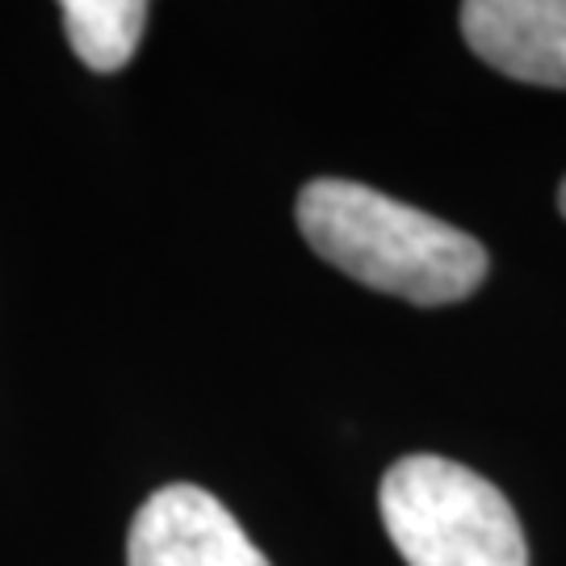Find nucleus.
I'll return each instance as SVG.
<instances>
[{"mask_svg":"<svg viewBox=\"0 0 566 566\" xmlns=\"http://www.w3.org/2000/svg\"><path fill=\"white\" fill-rule=\"evenodd\" d=\"M72 51L93 72H118L130 63L147 30V4L139 0H67L60 4Z\"/></svg>","mask_w":566,"mask_h":566,"instance_id":"5","label":"nucleus"},{"mask_svg":"<svg viewBox=\"0 0 566 566\" xmlns=\"http://www.w3.org/2000/svg\"><path fill=\"white\" fill-rule=\"evenodd\" d=\"M298 231L353 282L416 306L462 303L486 277V248L462 227L340 177L298 193Z\"/></svg>","mask_w":566,"mask_h":566,"instance_id":"1","label":"nucleus"},{"mask_svg":"<svg viewBox=\"0 0 566 566\" xmlns=\"http://www.w3.org/2000/svg\"><path fill=\"white\" fill-rule=\"evenodd\" d=\"M126 566H269V558L210 491L172 483L135 512Z\"/></svg>","mask_w":566,"mask_h":566,"instance_id":"3","label":"nucleus"},{"mask_svg":"<svg viewBox=\"0 0 566 566\" xmlns=\"http://www.w3.org/2000/svg\"><path fill=\"white\" fill-rule=\"evenodd\" d=\"M386 537L407 566H528L516 512L470 465L411 453L378 486Z\"/></svg>","mask_w":566,"mask_h":566,"instance_id":"2","label":"nucleus"},{"mask_svg":"<svg viewBox=\"0 0 566 566\" xmlns=\"http://www.w3.org/2000/svg\"><path fill=\"white\" fill-rule=\"evenodd\" d=\"M462 34L486 67L512 81L566 88V0H470Z\"/></svg>","mask_w":566,"mask_h":566,"instance_id":"4","label":"nucleus"},{"mask_svg":"<svg viewBox=\"0 0 566 566\" xmlns=\"http://www.w3.org/2000/svg\"><path fill=\"white\" fill-rule=\"evenodd\" d=\"M558 210H563V219H566V181H563V189H558Z\"/></svg>","mask_w":566,"mask_h":566,"instance_id":"6","label":"nucleus"}]
</instances>
